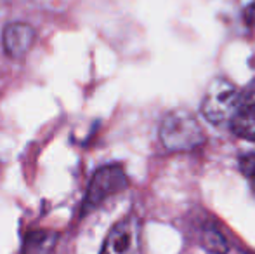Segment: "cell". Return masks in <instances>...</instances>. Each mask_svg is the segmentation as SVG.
<instances>
[{"instance_id": "1", "label": "cell", "mask_w": 255, "mask_h": 254, "mask_svg": "<svg viewBox=\"0 0 255 254\" xmlns=\"http://www.w3.org/2000/svg\"><path fill=\"white\" fill-rule=\"evenodd\" d=\"M160 139L170 152H189L203 145L205 132L193 113L188 110H174L161 120Z\"/></svg>"}, {"instance_id": "2", "label": "cell", "mask_w": 255, "mask_h": 254, "mask_svg": "<svg viewBox=\"0 0 255 254\" xmlns=\"http://www.w3.org/2000/svg\"><path fill=\"white\" fill-rule=\"evenodd\" d=\"M127 187L128 178L120 166L111 164V166H104L101 169H98L92 176L91 183H89L84 206H82V214H87L89 211L99 207L104 200L120 193Z\"/></svg>"}, {"instance_id": "3", "label": "cell", "mask_w": 255, "mask_h": 254, "mask_svg": "<svg viewBox=\"0 0 255 254\" xmlns=\"http://www.w3.org/2000/svg\"><path fill=\"white\" fill-rule=\"evenodd\" d=\"M240 94L242 92L228 80H215L208 87L202 103V112L208 122L215 124V126L229 124L236 106H238Z\"/></svg>"}, {"instance_id": "4", "label": "cell", "mask_w": 255, "mask_h": 254, "mask_svg": "<svg viewBox=\"0 0 255 254\" xmlns=\"http://www.w3.org/2000/svg\"><path fill=\"white\" fill-rule=\"evenodd\" d=\"M101 254H142L141 221L135 214H128L113 225L103 244Z\"/></svg>"}, {"instance_id": "5", "label": "cell", "mask_w": 255, "mask_h": 254, "mask_svg": "<svg viewBox=\"0 0 255 254\" xmlns=\"http://www.w3.org/2000/svg\"><path fill=\"white\" fill-rule=\"evenodd\" d=\"M233 134L247 141H255V84L240 94V101L229 120Z\"/></svg>"}, {"instance_id": "6", "label": "cell", "mask_w": 255, "mask_h": 254, "mask_svg": "<svg viewBox=\"0 0 255 254\" xmlns=\"http://www.w3.org/2000/svg\"><path fill=\"white\" fill-rule=\"evenodd\" d=\"M35 30L26 23H10L5 26L2 35V44L7 56L19 59L28 54L31 45L35 44Z\"/></svg>"}, {"instance_id": "7", "label": "cell", "mask_w": 255, "mask_h": 254, "mask_svg": "<svg viewBox=\"0 0 255 254\" xmlns=\"http://www.w3.org/2000/svg\"><path fill=\"white\" fill-rule=\"evenodd\" d=\"M57 234L51 230H35L26 234L23 242L24 254H51L56 248Z\"/></svg>"}, {"instance_id": "8", "label": "cell", "mask_w": 255, "mask_h": 254, "mask_svg": "<svg viewBox=\"0 0 255 254\" xmlns=\"http://www.w3.org/2000/svg\"><path fill=\"white\" fill-rule=\"evenodd\" d=\"M202 246L212 254H228L229 244L226 237L215 227H205L202 230Z\"/></svg>"}, {"instance_id": "9", "label": "cell", "mask_w": 255, "mask_h": 254, "mask_svg": "<svg viewBox=\"0 0 255 254\" xmlns=\"http://www.w3.org/2000/svg\"><path fill=\"white\" fill-rule=\"evenodd\" d=\"M240 169H242L243 176L249 180L252 185V190L255 192V153H249V155L240 159Z\"/></svg>"}]
</instances>
